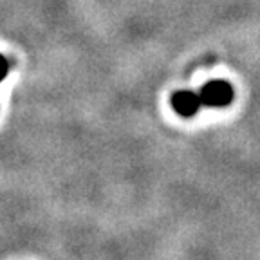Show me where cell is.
Instances as JSON below:
<instances>
[{"label": "cell", "mask_w": 260, "mask_h": 260, "mask_svg": "<svg viewBox=\"0 0 260 260\" xmlns=\"http://www.w3.org/2000/svg\"><path fill=\"white\" fill-rule=\"evenodd\" d=\"M201 105L204 107H226L233 102V87L222 80L208 81L199 92Z\"/></svg>", "instance_id": "cell-1"}, {"label": "cell", "mask_w": 260, "mask_h": 260, "mask_svg": "<svg viewBox=\"0 0 260 260\" xmlns=\"http://www.w3.org/2000/svg\"><path fill=\"white\" fill-rule=\"evenodd\" d=\"M172 107L179 116L191 118L201 109V98L199 94L191 92V90H177L172 96Z\"/></svg>", "instance_id": "cell-2"}, {"label": "cell", "mask_w": 260, "mask_h": 260, "mask_svg": "<svg viewBox=\"0 0 260 260\" xmlns=\"http://www.w3.org/2000/svg\"><path fill=\"white\" fill-rule=\"evenodd\" d=\"M9 73V61L0 54V81H4Z\"/></svg>", "instance_id": "cell-3"}]
</instances>
